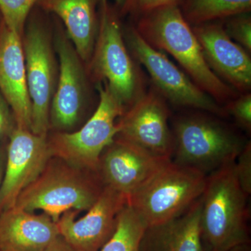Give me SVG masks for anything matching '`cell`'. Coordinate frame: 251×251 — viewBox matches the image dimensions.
Masks as SVG:
<instances>
[{"label": "cell", "instance_id": "1", "mask_svg": "<svg viewBox=\"0 0 251 251\" xmlns=\"http://www.w3.org/2000/svg\"><path fill=\"white\" fill-rule=\"evenodd\" d=\"M135 29L153 49L173 56L196 85L221 105L236 98L238 92L211 71L192 27L179 6H163L135 19Z\"/></svg>", "mask_w": 251, "mask_h": 251}, {"label": "cell", "instance_id": "2", "mask_svg": "<svg viewBox=\"0 0 251 251\" xmlns=\"http://www.w3.org/2000/svg\"><path fill=\"white\" fill-rule=\"evenodd\" d=\"M234 162L206 176L201 197L202 241L212 251H229L249 242V197L239 184Z\"/></svg>", "mask_w": 251, "mask_h": 251}, {"label": "cell", "instance_id": "3", "mask_svg": "<svg viewBox=\"0 0 251 251\" xmlns=\"http://www.w3.org/2000/svg\"><path fill=\"white\" fill-rule=\"evenodd\" d=\"M98 35L86 64L92 82H105L125 111L146 92L143 73L126 44L120 9L108 1L99 4Z\"/></svg>", "mask_w": 251, "mask_h": 251}, {"label": "cell", "instance_id": "4", "mask_svg": "<svg viewBox=\"0 0 251 251\" xmlns=\"http://www.w3.org/2000/svg\"><path fill=\"white\" fill-rule=\"evenodd\" d=\"M104 187L98 171L51 157L37 179L20 194L15 206L31 213L43 211L57 223L66 211H88Z\"/></svg>", "mask_w": 251, "mask_h": 251}, {"label": "cell", "instance_id": "5", "mask_svg": "<svg viewBox=\"0 0 251 251\" xmlns=\"http://www.w3.org/2000/svg\"><path fill=\"white\" fill-rule=\"evenodd\" d=\"M216 117L196 112L176 118L172 161L206 175L235 161L249 141Z\"/></svg>", "mask_w": 251, "mask_h": 251}, {"label": "cell", "instance_id": "6", "mask_svg": "<svg viewBox=\"0 0 251 251\" xmlns=\"http://www.w3.org/2000/svg\"><path fill=\"white\" fill-rule=\"evenodd\" d=\"M95 89L99 103L88 120L78 130L49 133L47 140L51 157L77 168L98 171L100 155L115 140L117 121L125 108L106 82L95 84Z\"/></svg>", "mask_w": 251, "mask_h": 251}, {"label": "cell", "instance_id": "7", "mask_svg": "<svg viewBox=\"0 0 251 251\" xmlns=\"http://www.w3.org/2000/svg\"><path fill=\"white\" fill-rule=\"evenodd\" d=\"M206 176L170 161L127 199L147 227L160 226L184 214L202 196Z\"/></svg>", "mask_w": 251, "mask_h": 251}, {"label": "cell", "instance_id": "8", "mask_svg": "<svg viewBox=\"0 0 251 251\" xmlns=\"http://www.w3.org/2000/svg\"><path fill=\"white\" fill-rule=\"evenodd\" d=\"M28 92L31 103L30 130L47 136L50 109L59 75L53 31L40 13L33 9L22 37Z\"/></svg>", "mask_w": 251, "mask_h": 251}, {"label": "cell", "instance_id": "9", "mask_svg": "<svg viewBox=\"0 0 251 251\" xmlns=\"http://www.w3.org/2000/svg\"><path fill=\"white\" fill-rule=\"evenodd\" d=\"M53 41L59 75L50 109V130L72 132L93 103L94 83L85 63L58 23L54 25Z\"/></svg>", "mask_w": 251, "mask_h": 251}, {"label": "cell", "instance_id": "10", "mask_svg": "<svg viewBox=\"0 0 251 251\" xmlns=\"http://www.w3.org/2000/svg\"><path fill=\"white\" fill-rule=\"evenodd\" d=\"M126 44L135 60L147 69L153 87L167 101L219 117H227L224 107L201 90L187 74L161 51L144 40L134 25L123 27Z\"/></svg>", "mask_w": 251, "mask_h": 251}, {"label": "cell", "instance_id": "11", "mask_svg": "<svg viewBox=\"0 0 251 251\" xmlns=\"http://www.w3.org/2000/svg\"><path fill=\"white\" fill-rule=\"evenodd\" d=\"M169 119L168 101L152 87L120 117L115 138L133 144L153 156L172 160L173 135Z\"/></svg>", "mask_w": 251, "mask_h": 251}, {"label": "cell", "instance_id": "12", "mask_svg": "<svg viewBox=\"0 0 251 251\" xmlns=\"http://www.w3.org/2000/svg\"><path fill=\"white\" fill-rule=\"evenodd\" d=\"M47 136L17 126L10 133L0 188V213L14 207L23 190L44 171L51 158Z\"/></svg>", "mask_w": 251, "mask_h": 251}, {"label": "cell", "instance_id": "13", "mask_svg": "<svg viewBox=\"0 0 251 251\" xmlns=\"http://www.w3.org/2000/svg\"><path fill=\"white\" fill-rule=\"evenodd\" d=\"M127 203L121 193L105 186L83 217L78 211H66L57 225L63 239L75 251H100L116 227L117 217Z\"/></svg>", "mask_w": 251, "mask_h": 251}, {"label": "cell", "instance_id": "14", "mask_svg": "<svg viewBox=\"0 0 251 251\" xmlns=\"http://www.w3.org/2000/svg\"><path fill=\"white\" fill-rule=\"evenodd\" d=\"M170 161L115 138L100 155L98 173L104 186L128 199Z\"/></svg>", "mask_w": 251, "mask_h": 251}, {"label": "cell", "instance_id": "15", "mask_svg": "<svg viewBox=\"0 0 251 251\" xmlns=\"http://www.w3.org/2000/svg\"><path fill=\"white\" fill-rule=\"evenodd\" d=\"M192 29L211 71L237 92L248 93L251 88L250 54L227 36L221 21Z\"/></svg>", "mask_w": 251, "mask_h": 251}, {"label": "cell", "instance_id": "16", "mask_svg": "<svg viewBox=\"0 0 251 251\" xmlns=\"http://www.w3.org/2000/svg\"><path fill=\"white\" fill-rule=\"evenodd\" d=\"M0 92L11 107L16 126L30 130L31 103L26 78L22 37L1 23Z\"/></svg>", "mask_w": 251, "mask_h": 251}, {"label": "cell", "instance_id": "17", "mask_svg": "<svg viewBox=\"0 0 251 251\" xmlns=\"http://www.w3.org/2000/svg\"><path fill=\"white\" fill-rule=\"evenodd\" d=\"M61 237L57 223L15 206L0 213V251H37Z\"/></svg>", "mask_w": 251, "mask_h": 251}, {"label": "cell", "instance_id": "18", "mask_svg": "<svg viewBox=\"0 0 251 251\" xmlns=\"http://www.w3.org/2000/svg\"><path fill=\"white\" fill-rule=\"evenodd\" d=\"M98 0H39L37 6L56 15L81 59L88 64L98 35Z\"/></svg>", "mask_w": 251, "mask_h": 251}, {"label": "cell", "instance_id": "19", "mask_svg": "<svg viewBox=\"0 0 251 251\" xmlns=\"http://www.w3.org/2000/svg\"><path fill=\"white\" fill-rule=\"evenodd\" d=\"M201 198L179 217L148 227L140 251H204L201 227Z\"/></svg>", "mask_w": 251, "mask_h": 251}, {"label": "cell", "instance_id": "20", "mask_svg": "<svg viewBox=\"0 0 251 251\" xmlns=\"http://www.w3.org/2000/svg\"><path fill=\"white\" fill-rule=\"evenodd\" d=\"M179 9L193 27L250 13L251 0H182Z\"/></svg>", "mask_w": 251, "mask_h": 251}, {"label": "cell", "instance_id": "21", "mask_svg": "<svg viewBox=\"0 0 251 251\" xmlns=\"http://www.w3.org/2000/svg\"><path fill=\"white\" fill-rule=\"evenodd\" d=\"M146 225L126 203L117 217L116 227L100 251H140Z\"/></svg>", "mask_w": 251, "mask_h": 251}, {"label": "cell", "instance_id": "22", "mask_svg": "<svg viewBox=\"0 0 251 251\" xmlns=\"http://www.w3.org/2000/svg\"><path fill=\"white\" fill-rule=\"evenodd\" d=\"M39 0H0L2 21L10 30L23 37L25 27L31 10Z\"/></svg>", "mask_w": 251, "mask_h": 251}, {"label": "cell", "instance_id": "23", "mask_svg": "<svg viewBox=\"0 0 251 251\" xmlns=\"http://www.w3.org/2000/svg\"><path fill=\"white\" fill-rule=\"evenodd\" d=\"M221 21L227 36L251 54V17L250 13L235 15Z\"/></svg>", "mask_w": 251, "mask_h": 251}, {"label": "cell", "instance_id": "24", "mask_svg": "<svg viewBox=\"0 0 251 251\" xmlns=\"http://www.w3.org/2000/svg\"><path fill=\"white\" fill-rule=\"evenodd\" d=\"M224 108L227 113L233 117L237 125L246 131L251 130V94L244 93L229 100Z\"/></svg>", "mask_w": 251, "mask_h": 251}, {"label": "cell", "instance_id": "25", "mask_svg": "<svg viewBox=\"0 0 251 251\" xmlns=\"http://www.w3.org/2000/svg\"><path fill=\"white\" fill-rule=\"evenodd\" d=\"M182 0H125L120 9L121 16H129L135 20L146 14L163 6L176 5L179 6Z\"/></svg>", "mask_w": 251, "mask_h": 251}, {"label": "cell", "instance_id": "26", "mask_svg": "<svg viewBox=\"0 0 251 251\" xmlns=\"http://www.w3.org/2000/svg\"><path fill=\"white\" fill-rule=\"evenodd\" d=\"M234 172L242 191L249 197L251 193V144L248 142L234 162Z\"/></svg>", "mask_w": 251, "mask_h": 251}, {"label": "cell", "instance_id": "27", "mask_svg": "<svg viewBox=\"0 0 251 251\" xmlns=\"http://www.w3.org/2000/svg\"><path fill=\"white\" fill-rule=\"evenodd\" d=\"M16 126L11 107L0 92V139L8 136Z\"/></svg>", "mask_w": 251, "mask_h": 251}, {"label": "cell", "instance_id": "28", "mask_svg": "<svg viewBox=\"0 0 251 251\" xmlns=\"http://www.w3.org/2000/svg\"><path fill=\"white\" fill-rule=\"evenodd\" d=\"M37 251H75L67 242L63 239L62 236L49 247Z\"/></svg>", "mask_w": 251, "mask_h": 251}, {"label": "cell", "instance_id": "29", "mask_svg": "<svg viewBox=\"0 0 251 251\" xmlns=\"http://www.w3.org/2000/svg\"><path fill=\"white\" fill-rule=\"evenodd\" d=\"M6 145L3 144L0 146V188H1V182H2L3 176L6 165Z\"/></svg>", "mask_w": 251, "mask_h": 251}, {"label": "cell", "instance_id": "30", "mask_svg": "<svg viewBox=\"0 0 251 251\" xmlns=\"http://www.w3.org/2000/svg\"><path fill=\"white\" fill-rule=\"evenodd\" d=\"M229 251H251L249 244H244V245L239 246V247L234 248L233 249Z\"/></svg>", "mask_w": 251, "mask_h": 251}, {"label": "cell", "instance_id": "31", "mask_svg": "<svg viewBox=\"0 0 251 251\" xmlns=\"http://www.w3.org/2000/svg\"><path fill=\"white\" fill-rule=\"evenodd\" d=\"M98 1L99 4H100V3L105 2V1H108V0H98ZM115 6H116L117 8H119V9H120L124 4H125V0H115Z\"/></svg>", "mask_w": 251, "mask_h": 251}, {"label": "cell", "instance_id": "32", "mask_svg": "<svg viewBox=\"0 0 251 251\" xmlns=\"http://www.w3.org/2000/svg\"><path fill=\"white\" fill-rule=\"evenodd\" d=\"M204 244V243H203ZM204 251H212L211 250L210 248L208 247L207 245H206V244H204Z\"/></svg>", "mask_w": 251, "mask_h": 251}]
</instances>
